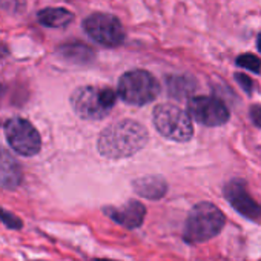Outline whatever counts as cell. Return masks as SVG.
<instances>
[{"label":"cell","instance_id":"cell-13","mask_svg":"<svg viewBox=\"0 0 261 261\" xmlns=\"http://www.w3.org/2000/svg\"><path fill=\"white\" fill-rule=\"evenodd\" d=\"M57 53L62 59H65L71 63H77V65L89 63L95 57L94 51L89 46L79 43V42H71V43L62 45V46H59Z\"/></svg>","mask_w":261,"mask_h":261},{"label":"cell","instance_id":"cell-14","mask_svg":"<svg viewBox=\"0 0 261 261\" xmlns=\"http://www.w3.org/2000/svg\"><path fill=\"white\" fill-rule=\"evenodd\" d=\"M37 20L48 28H63L74 20V14L65 8H45L37 13Z\"/></svg>","mask_w":261,"mask_h":261},{"label":"cell","instance_id":"cell-3","mask_svg":"<svg viewBox=\"0 0 261 261\" xmlns=\"http://www.w3.org/2000/svg\"><path fill=\"white\" fill-rule=\"evenodd\" d=\"M117 94L111 88L82 86L71 94V106L83 120H101L115 105Z\"/></svg>","mask_w":261,"mask_h":261},{"label":"cell","instance_id":"cell-18","mask_svg":"<svg viewBox=\"0 0 261 261\" xmlns=\"http://www.w3.org/2000/svg\"><path fill=\"white\" fill-rule=\"evenodd\" d=\"M27 7V0H0V8L10 13H20Z\"/></svg>","mask_w":261,"mask_h":261},{"label":"cell","instance_id":"cell-6","mask_svg":"<svg viewBox=\"0 0 261 261\" xmlns=\"http://www.w3.org/2000/svg\"><path fill=\"white\" fill-rule=\"evenodd\" d=\"M5 136L11 149L22 157H34L42 149L39 130L25 118H10L5 123Z\"/></svg>","mask_w":261,"mask_h":261},{"label":"cell","instance_id":"cell-5","mask_svg":"<svg viewBox=\"0 0 261 261\" xmlns=\"http://www.w3.org/2000/svg\"><path fill=\"white\" fill-rule=\"evenodd\" d=\"M160 92L159 80L148 71H129L118 82V95L127 105L143 106L157 98Z\"/></svg>","mask_w":261,"mask_h":261},{"label":"cell","instance_id":"cell-2","mask_svg":"<svg viewBox=\"0 0 261 261\" xmlns=\"http://www.w3.org/2000/svg\"><path fill=\"white\" fill-rule=\"evenodd\" d=\"M224 224L226 217L218 206L211 201L197 203L186 217L183 241L192 246L211 241L221 233Z\"/></svg>","mask_w":261,"mask_h":261},{"label":"cell","instance_id":"cell-8","mask_svg":"<svg viewBox=\"0 0 261 261\" xmlns=\"http://www.w3.org/2000/svg\"><path fill=\"white\" fill-rule=\"evenodd\" d=\"M188 112L195 121L212 127L221 126L229 120V109L226 105L218 98L207 95L191 98L188 103Z\"/></svg>","mask_w":261,"mask_h":261},{"label":"cell","instance_id":"cell-24","mask_svg":"<svg viewBox=\"0 0 261 261\" xmlns=\"http://www.w3.org/2000/svg\"><path fill=\"white\" fill-rule=\"evenodd\" d=\"M2 94H4V86L0 85V97H2Z\"/></svg>","mask_w":261,"mask_h":261},{"label":"cell","instance_id":"cell-21","mask_svg":"<svg viewBox=\"0 0 261 261\" xmlns=\"http://www.w3.org/2000/svg\"><path fill=\"white\" fill-rule=\"evenodd\" d=\"M7 56V49L5 48H0V59H4Z\"/></svg>","mask_w":261,"mask_h":261},{"label":"cell","instance_id":"cell-7","mask_svg":"<svg viewBox=\"0 0 261 261\" xmlns=\"http://www.w3.org/2000/svg\"><path fill=\"white\" fill-rule=\"evenodd\" d=\"M85 33L106 48H115L124 42V30L120 20L111 14L94 13L83 20Z\"/></svg>","mask_w":261,"mask_h":261},{"label":"cell","instance_id":"cell-23","mask_svg":"<svg viewBox=\"0 0 261 261\" xmlns=\"http://www.w3.org/2000/svg\"><path fill=\"white\" fill-rule=\"evenodd\" d=\"M256 45H258V49L261 51V34L258 36V42H256Z\"/></svg>","mask_w":261,"mask_h":261},{"label":"cell","instance_id":"cell-20","mask_svg":"<svg viewBox=\"0 0 261 261\" xmlns=\"http://www.w3.org/2000/svg\"><path fill=\"white\" fill-rule=\"evenodd\" d=\"M250 117H252L253 123H255L256 126L261 127V108H259V106H253V108H252Z\"/></svg>","mask_w":261,"mask_h":261},{"label":"cell","instance_id":"cell-11","mask_svg":"<svg viewBox=\"0 0 261 261\" xmlns=\"http://www.w3.org/2000/svg\"><path fill=\"white\" fill-rule=\"evenodd\" d=\"M23 183V169L19 162L0 146V189L16 191Z\"/></svg>","mask_w":261,"mask_h":261},{"label":"cell","instance_id":"cell-15","mask_svg":"<svg viewBox=\"0 0 261 261\" xmlns=\"http://www.w3.org/2000/svg\"><path fill=\"white\" fill-rule=\"evenodd\" d=\"M169 94L175 97H186L194 91V82L188 77H171L168 80Z\"/></svg>","mask_w":261,"mask_h":261},{"label":"cell","instance_id":"cell-4","mask_svg":"<svg viewBox=\"0 0 261 261\" xmlns=\"http://www.w3.org/2000/svg\"><path fill=\"white\" fill-rule=\"evenodd\" d=\"M154 124L159 133L178 143L189 142L194 136V126L189 112L174 103H162L154 109Z\"/></svg>","mask_w":261,"mask_h":261},{"label":"cell","instance_id":"cell-9","mask_svg":"<svg viewBox=\"0 0 261 261\" xmlns=\"http://www.w3.org/2000/svg\"><path fill=\"white\" fill-rule=\"evenodd\" d=\"M227 203L246 220L258 221L261 220V204L256 203L247 191V185L241 178H233L226 183L223 189Z\"/></svg>","mask_w":261,"mask_h":261},{"label":"cell","instance_id":"cell-22","mask_svg":"<svg viewBox=\"0 0 261 261\" xmlns=\"http://www.w3.org/2000/svg\"><path fill=\"white\" fill-rule=\"evenodd\" d=\"M94 261H117V259H111V258H95Z\"/></svg>","mask_w":261,"mask_h":261},{"label":"cell","instance_id":"cell-12","mask_svg":"<svg viewBox=\"0 0 261 261\" xmlns=\"http://www.w3.org/2000/svg\"><path fill=\"white\" fill-rule=\"evenodd\" d=\"M133 188L137 195L148 200H162L168 194V183L160 175H146L133 181Z\"/></svg>","mask_w":261,"mask_h":261},{"label":"cell","instance_id":"cell-10","mask_svg":"<svg viewBox=\"0 0 261 261\" xmlns=\"http://www.w3.org/2000/svg\"><path fill=\"white\" fill-rule=\"evenodd\" d=\"M103 214L111 218L118 226L134 230L142 227L146 218V206L139 200H129L121 206H106L103 207Z\"/></svg>","mask_w":261,"mask_h":261},{"label":"cell","instance_id":"cell-1","mask_svg":"<svg viewBox=\"0 0 261 261\" xmlns=\"http://www.w3.org/2000/svg\"><path fill=\"white\" fill-rule=\"evenodd\" d=\"M148 130L134 120H121L106 127L98 137V152L112 160L126 159L142 151L148 143Z\"/></svg>","mask_w":261,"mask_h":261},{"label":"cell","instance_id":"cell-16","mask_svg":"<svg viewBox=\"0 0 261 261\" xmlns=\"http://www.w3.org/2000/svg\"><path fill=\"white\" fill-rule=\"evenodd\" d=\"M0 223H2L5 227H8L10 230H22L25 223L20 217H17L14 212L5 209L2 204H0Z\"/></svg>","mask_w":261,"mask_h":261},{"label":"cell","instance_id":"cell-19","mask_svg":"<svg viewBox=\"0 0 261 261\" xmlns=\"http://www.w3.org/2000/svg\"><path fill=\"white\" fill-rule=\"evenodd\" d=\"M235 80L238 82V85L247 92V94H250L252 92V86H253V83H252V80H250V77H247L246 74H235Z\"/></svg>","mask_w":261,"mask_h":261},{"label":"cell","instance_id":"cell-17","mask_svg":"<svg viewBox=\"0 0 261 261\" xmlns=\"http://www.w3.org/2000/svg\"><path fill=\"white\" fill-rule=\"evenodd\" d=\"M237 65L241 66V68H246L247 71L255 72V74H258L259 69H261V62L253 54H243V56H240L237 59Z\"/></svg>","mask_w":261,"mask_h":261}]
</instances>
